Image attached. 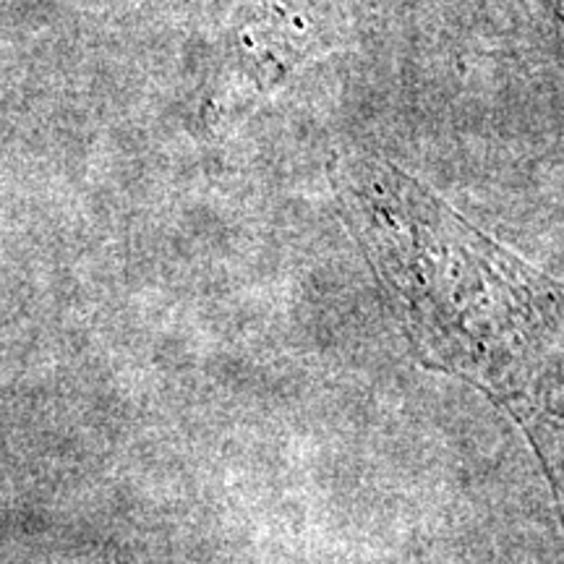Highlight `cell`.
<instances>
[{"instance_id": "obj_1", "label": "cell", "mask_w": 564, "mask_h": 564, "mask_svg": "<svg viewBox=\"0 0 564 564\" xmlns=\"http://www.w3.org/2000/svg\"><path fill=\"white\" fill-rule=\"evenodd\" d=\"M333 181L421 364L481 387L525 429L564 523V282L387 162L340 158Z\"/></svg>"}]
</instances>
